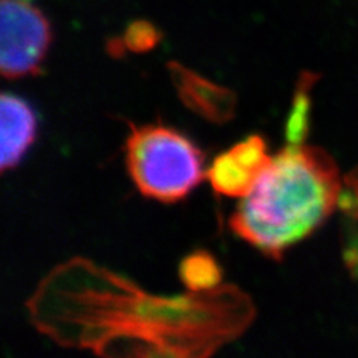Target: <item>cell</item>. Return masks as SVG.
<instances>
[{
    "mask_svg": "<svg viewBox=\"0 0 358 358\" xmlns=\"http://www.w3.org/2000/svg\"><path fill=\"white\" fill-rule=\"evenodd\" d=\"M167 71L178 97L196 115L214 124H226L233 120L238 97L230 88L209 81L178 62L167 64Z\"/></svg>",
    "mask_w": 358,
    "mask_h": 358,
    "instance_id": "8992f818",
    "label": "cell"
},
{
    "mask_svg": "<svg viewBox=\"0 0 358 358\" xmlns=\"http://www.w3.org/2000/svg\"><path fill=\"white\" fill-rule=\"evenodd\" d=\"M222 271L208 251H194L179 263V279L188 291H209L220 287Z\"/></svg>",
    "mask_w": 358,
    "mask_h": 358,
    "instance_id": "ba28073f",
    "label": "cell"
},
{
    "mask_svg": "<svg viewBox=\"0 0 358 358\" xmlns=\"http://www.w3.org/2000/svg\"><path fill=\"white\" fill-rule=\"evenodd\" d=\"M0 167L2 172L15 169L36 139L38 120L33 108L15 94L0 97Z\"/></svg>",
    "mask_w": 358,
    "mask_h": 358,
    "instance_id": "52a82bcc",
    "label": "cell"
},
{
    "mask_svg": "<svg viewBox=\"0 0 358 358\" xmlns=\"http://www.w3.org/2000/svg\"><path fill=\"white\" fill-rule=\"evenodd\" d=\"M0 71L8 80L41 72L52 33L50 21L27 0H2Z\"/></svg>",
    "mask_w": 358,
    "mask_h": 358,
    "instance_id": "277c9868",
    "label": "cell"
},
{
    "mask_svg": "<svg viewBox=\"0 0 358 358\" xmlns=\"http://www.w3.org/2000/svg\"><path fill=\"white\" fill-rule=\"evenodd\" d=\"M341 193L339 171L329 154L305 143H288L242 197L230 227L257 251L281 260L291 246L322 226Z\"/></svg>",
    "mask_w": 358,
    "mask_h": 358,
    "instance_id": "7a4b0ae2",
    "label": "cell"
},
{
    "mask_svg": "<svg viewBox=\"0 0 358 358\" xmlns=\"http://www.w3.org/2000/svg\"><path fill=\"white\" fill-rule=\"evenodd\" d=\"M162 38V33L148 21H134L126 29L121 47L131 52H147L155 48Z\"/></svg>",
    "mask_w": 358,
    "mask_h": 358,
    "instance_id": "30bf717a",
    "label": "cell"
},
{
    "mask_svg": "<svg viewBox=\"0 0 358 358\" xmlns=\"http://www.w3.org/2000/svg\"><path fill=\"white\" fill-rule=\"evenodd\" d=\"M26 306L54 342L106 357H209L255 317L251 297L234 285L152 296L85 259L52 268Z\"/></svg>",
    "mask_w": 358,
    "mask_h": 358,
    "instance_id": "6da1fadb",
    "label": "cell"
},
{
    "mask_svg": "<svg viewBox=\"0 0 358 358\" xmlns=\"http://www.w3.org/2000/svg\"><path fill=\"white\" fill-rule=\"evenodd\" d=\"M313 81L310 75H303L297 84L293 105L287 117L285 138L291 145L305 143L309 131L310 114V87Z\"/></svg>",
    "mask_w": 358,
    "mask_h": 358,
    "instance_id": "9c48e42d",
    "label": "cell"
},
{
    "mask_svg": "<svg viewBox=\"0 0 358 358\" xmlns=\"http://www.w3.org/2000/svg\"><path fill=\"white\" fill-rule=\"evenodd\" d=\"M126 166L145 197L175 203L205 178V155L184 133L163 124L131 126L126 141Z\"/></svg>",
    "mask_w": 358,
    "mask_h": 358,
    "instance_id": "3957f363",
    "label": "cell"
},
{
    "mask_svg": "<svg viewBox=\"0 0 358 358\" xmlns=\"http://www.w3.org/2000/svg\"><path fill=\"white\" fill-rule=\"evenodd\" d=\"M339 203L345 210L358 215V173L346 181L345 188H342Z\"/></svg>",
    "mask_w": 358,
    "mask_h": 358,
    "instance_id": "8fae6325",
    "label": "cell"
},
{
    "mask_svg": "<svg viewBox=\"0 0 358 358\" xmlns=\"http://www.w3.org/2000/svg\"><path fill=\"white\" fill-rule=\"evenodd\" d=\"M272 157L260 134H251L218 154L206 172L210 187L221 196L245 197L266 171Z\"/></svg>",
    "mask_w": 358,
    "mask_h": 358,
    "instance_id": "5b68a950",
    "label": "cell"
}]
</instances>
